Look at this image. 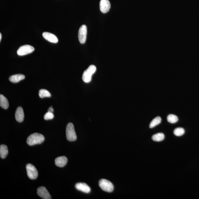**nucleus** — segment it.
I'll use <instances>...</instances> for the list:
<instances>
[{
    "mask_svg": "<svg viewBox=\"0 0 199 199\" xmlns=\"http://www.w3.org/2000/svg\"><path fill=\"white\" fill-rule=\"evenodd\" d=\"M25 75L22 74H16L11 76L9 78V81L13 83L19 82L20 80H23L25 78Z\"/></svg>",
    "mask_w": 199,
    "mask_h": 199,
    "instance_id": "obj_14",
    "label": "nucleus"
},
{
    "mask_svg": "<svg viewBox=\"0 0 199 199\" xmlns=\"http://www.w3.org/2000/svg\"><path fill=\"white\" fill-rule=\"evenodd\" d=\"M44 119L45 120H48L52 119L54 118V115L53 113L48 112L46 113L45 115H44Z\"/></svg>",
    "mask_w": 199,
    "mask_h": 199,
    "instance_id": "obj_22",
    "label": "nucleus"
},
{
    "mask_svg": "<svg viewBox=\"0 0 199 199\" xmlns=\"http://www.w3.org/2000/svg\"><path fill=\"white\" fill-rule=\"evenodd\" d=\"M39 96L41 98L46 97H50L51 96L50 93L47 90L44 89L40 90L39 92Z\"/></svg>",
    "mask_w": 199,
    "mask_h": 199,
    "instance_id": "obj_19",
    "label": "nucleus"
},
{
    "mask_svg": "<svg viewBox=\"0 0 199 199\" xmlns=\"http://www.w3.org/2000/svg\"><path fill=\"white\" fill-rule=\"evenodd\" d=\"M162 119L161 117H157L153 119L149 125V128H152L161 123Z\"/></svg>",
    "mask_w": 199,
    "mask_h": 199,
    "instance_id": "obj_18",
    "label": "nucleus"
},
{
    "mask_svg": "<svg viewBox=\"0 0 199 199\" xmlns=\"http://www.w3.org/2000/svg\"><path fill=\"white\" fill-rule=\"evenodd\" d=\"M0 106L4 109H7L9 106L8 100L6 98L2 95H0Z\"/></svg>",
    "mask_w": 199,
    "mask_h": 199,
    "instance_id": "obj_15",
    "label": "nucleus"
},
{
    "mask_svg": "<svg viewBox=\"0 0 199 199\" xmlns=\"http://www.w3.org/2000/svg\"><path fill=\"white\" fill-rule=\"evenodd\" d=\"M67 161V158L65 156H60L55 159V164L57 166L62 167L66 165Z\"/></svg>",
    "mask_w": 199,
    "mask_h": 199,
    "instance_id": "obj_13",
    "label": "nucleus"
},
{
    "mask_svg": "<svg viewBox=\"0 0 199 199\" xmlns=\"http://www.w3.org/2000/svg\"><path fill=\"white\" fill-rule=\"evenodd\" d=\"M1 38H2V34L1 33H0V41H1Z\"/></svg>",
    "mask_w": 199,
    "mask_h": 199,
    "instance_id": "obj_24",
    "label": "nucleus"
},
{
    "mask_svg": "<svg viewBox=\"0 0 199 199\" xmlns=\"http://www.w3.org/2000/svg\"><path fill=\"white\" fill-rule=\"evenodd\" d=\"M37 194L41 198L44 199H51L50 195L46 188L41 187L37 189Z\"/></svg>",
    "mask_w": 199,
    "mask_h": 199,
    "instance_id": "obj_8",
    "label": "nucleus"
},
{
    "mask_svg": "<svg viewBox=\"0 0 199 199\" xmlns=\"http://www.w3.org/2000/svg\"><path fill=\"white\" fill-rule=\"evenodd\" d=\"M53 111H54V110H53V108H52V106L50 107L48 110V112H51V113H53Z\"/></svg>",
    "mask_w": 199,
    "mask_h": 199,
    "instance_id": "obj_23",
    "label": "nucleus"
},
{
    "mask_svg": "<svg viewBox=\"0 0 199 199\" xmlns=\"http://www.w3.org/2000/svg\"><path fill=\"white\" fill-rule=\"evenodd\" d=\"M185 133V130L183 128H178L174 131V134L176 136H181Z\"/></svg>",
    "mask_w": 199,
    "mask_h": 199,
    "instance_id": "obj_21",
    "label": "nucleus"
},
{
    "mask_svg": "<svg viewBox=\"0 0 199 199\" xmlns=\"http://www.w3.org/2000/svg\"><path fill=\"white\" fill-rule=\"evenodd\" d=\"M75 188L78 190L86 193H89L91 191V189L89 186L85 183H77L76 184Z\"/></svg>",
    "mask_w": 199,
    "mask_h": 199,
    "instance_id": "obj_10",
    "label": "nucleus"
},
{
    "mask_svg": "<svg viewBox=\"0 0 199 199\" xmlns=\"http://www.w3.org/2000/svg\"><path fill=\"white\" fill-rule=\"evenodd\" d=\"M8 150L7 146L5 145H2L0 146V156L2 158H4L6 157L8 154Z\"/></svg>",
    "mask_w": 199,
    "mask_h": 199,
    "instance_id": "obj_16",
    "label": "nucleus"
},
{
    "mask_svg": "<svg viewBox=\"0 0 199 199\" xmlns=\"http://www.w3.org/2000/svg\"><path fill=\"white\" fill-rule=\"evenodd\" d=\"M42 36L46 40L53 43H57L58 41V39L55 35L49 32L42 33Z\"/></svg>",
    "mask_w": 199,
    "mask_h": 199,
    "instance_id": "obj_11",
    "label": "nucleus"
},
{
    "mask_svg": "<svg viewBox=\"0 0 199 199\" xmlns=\"http://www.w3.org/2000/svg\"><path fill=\"white\" fill-rule=\"evenodd\" d=\"M167 120L169 123H174L178 121V118L176 115L171 114L168 115Z\"/></svg>",
    "mask_w": 199,
    "mask_h": 199,
    "instance_id": "obj_20",
    "label": "nucleus"
},
{
    "mask_svg": "<svg viewBox=\"0 0 199 199\" xmlns=\"http://www.w3.org/2000/svg\"><path fill=\"white\" fill-rule=\"evenodd\" d=\"M66 139L68 141H74L76 140L77 136L72 123H68L66 127Z\"/></svg>",
    "mask_w": 199,
    "mask_h": 199,
    "instance_id": "obj_3",
    "label": "nucleus"
},
{
    "mask_svg": "<svg viewBox=\"0 0 199 199\" xmlns=\"http://www.w3.org/2000/svg\"><path fill=\"white\" fill-rule=\"evenodd\" d=\"M26 169L29 178L31 180L36 179L38 176V171L34 166L31 164H28Z\"/></svg>",
    "mask_w": 199,
    "mask_h": 199,
    "instance_id": "obj_5",
    "label": "nucleus"
},
{
    "mask_svg": "<svg viewBox=\"0 0 199 199\" xmlns=\"http://www.w3.org/2000/svg\"><path fill=\"white\" fill-rule=\"evenodd\" d=\"M111 7L110 3L108 0H101L99 8L101 12L104 14L108 12Z\"/></svg>",
    "mask_w": 199,
    "mask_h": 199,
    "instance_id": "obj_9",
    "label": "nucleus"
},
{
    "mask_svg": "<svg viewBox=\"0 0 199 199\" xmlns=\"http://www.w3.org/2000/svg\"><path fill=\"white\" fill-rule=\"evenodd\" d=\"M96 68L94 65H90L84 72L82 75V80L84 82L88 83L91 81L92 75L95 72Z\"/></svg>",
    "mask_w": 199,
    "mask_h": 199,
    "instance_id": "obj_2",
    "label": "nucleus"
},
{
    "mask_svg": "<svg viewBox=\"0 0 199 199\" xmlns=\"http://www.w3.org/2000/svg\"><path fill=\"white\" fill-rule=\"evenodd\" d=\"M15 119L18 122L21 123L23 121L24 113L23 108L19 107L17 108L15 112Z\"/></svg>",
    "mask_w": 199,
    "mask_h": 199,
    "instance_id": "obj_12",
    "label": "nucleus"
},
{
    "mask_svg": "<svg viewBox=\"0 0 199 199\" xmlns=\"http://www.w3.org/2000/svg\"><path fill=\"white\" fill-rule=\"evenodd\" d=\"M87 29L86 25H83L80 27L78 32V38L81 44H84L86 40Z\"/></svg>",
    "mask_w": 199,
    "mask_h": 199,
    "instance_id": "obj_7",
    "label": "nucleus"
},
{
    "mask_svg": "<svg viewBox=\"0 0 199 199\" xmlns=\"http://www.w3.org/2000/svg\"><path fill=\"white\" fill-rule=\"evenodd\" d=\"M165 135L162 133L154 135L152 136V139L153 141L156 142H160L163 141L165 139Z\"/></svg>",
    "mask_w": 199,
    "mask_h": 199,
    "instance_id": "obj_17",
    "label": "nucleus"
},
{
    "mask_svg": "<svg viewBox=\"0 0 199 199\" xmlns=\"http://www.w3.org/2000/svg\"><path fill=\"white\" fill-rule=\"evenodd\" d=\"M34 51V48L32 46L25 45L21 46L18 49L17 53L19 56H23L32 53Z\"/></svg>",
    "mask_w": 199,
    "mask_h": 199,
    "instance_id": "obj_6",
    "label": "nucleus"
},
{
    "mask_svg": "<svg viewBox=\"0 0 199 199\" xmlns=\"http://www.w3.org/2000/svg\"><path fill=\"white\" fill-rule=\"evenodd\" d=\"M99 185L103 191L111 193L114 190L113 184L109 181L104 179H102L99 180Z\"/></svg>",
    "mask_w": 199,
    "mask_h": 199,
    "instance_id": "obj_4",
    "label": "nucleus"
},
{
    "mask_svg": "<svg viewBox=\"0 0 199 199\" xmlns=\"http://www.w3.org/2000/svg\"><path fill=\"white\" fill-rule=\"evenodd\" d=\"M45 138L42 134L35 133L31 134L28 137L27 142L29 146H33L41 144L44 141Z\"/></svg>",
    "mask_w": 199,
    "mask_h": 199,
    "instance_id": "obj_1",
    "label": "nucleus"
}]
</instances>
